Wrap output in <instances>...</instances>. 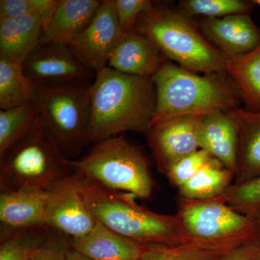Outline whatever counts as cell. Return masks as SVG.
<instances>
[{"mask_svg":"<svg viewBox=\"0 0 260 260\" xmlns=\"http://www.w3.org/2000/svg\"><path fill=\"white\" fill-rule=\"evenodd\" d=\"M89 143L124 132L148 134L156 109L152 78L119 73L107 67L95 73L90 85Z\"/></svg>","mask_w":260,"mask_h":260,"instance_id":"1","label":"cell"},{"mask_svg":"<svg viewBox=\"0 0 260 260\" xmlns=\"http://www.w3.org/2000/svg\"><path fill=\"white\" fill-rule=\"evenodd\" d=\"M152 80L156 109L151 127L179 116L229 112L243 102L237 85L225 73L200 75L164 59Z\"/></svg>","mask_w":260,"mask_h":260,"instance_id":"2","label":"cell"},{"mask_svg":"<svg viewBox=\"0 0 260 260\" xmlns=\"http://www.w3.org/2000/svg\"><path fill=\"white\" fill-rule=\"evenodd\" d=\"M75 176L83 199L96 220L143 247L175 246L193 237L177 213H155L138 204L134 195L104 189Z\"/></svg>","mask_w":260,"mask_h":260,"instance_id":"3","label":"cell"},{"mask_svg":"<svg viewBox=\"0 0 260 260\" xmlns=\"http://www.w3.org/2000/svg\"><path fill=\"white\" fill-rule=\"evenodd\" d=\"M74 174L109 190L150 199L155 182L143 150L123 136L94 143L79 159H67Z\"/></svg>","mask_w":260,"mask_h":260,"instance_id":"4","label":"cell"},{"mask_svg":"<svg viewBox=\"0 0 260 260\" xmlns=\"http://www.w3.org/2000/svg\"><path fill=\"white\" fill-rule=\"evenodd\" d=\"M133 30L150 38L164 56L184 69L205 75L225 73L226 58L179 12L153 4L142 13Z\"/></svg>","mask_w":260,"mask_h":260,"instance_id":"5","label":"cell"},{"mask_svg":"<svg viewBox=\"0 0 260 260\" xmlns=\"http://www.w3.org/2000/svg\"><path fill=\"white\" fill-rule=\"evenodd\" d=\"M73 174L39 118L22 139L0 156V190L30 188L48 191Z\"/></svg>","mask_w":260,"mask_h":260,"instance_id":"6","label":"cell"},{"mask_svg":"<svg viewBox=\"0 0 260 260\" xmlns=\"http://www.w3.org/2000/svg\"><path fill=\"white\" fill-rule=\"evenodd\" d=\"M90 86L36 87L39 121L64 158L73 160L88 144Z\"/></svg>","mask_w":260,"mask_h":260,"instance_id":"7","label":"cell"},{"mask_svg":"<svg viewBox=\"0 0 260 260\" xmlns=\"http://www.w3.org/2000/svg\"><path fill=\"white\" fill-rule=\"evenodd\" d=\"M23 69L36 87L90 86L95 73L68 44L40 42L23 61Z\"/></svg>","mask_w":260,"mask_h":260,"instance_id":"8","label":"cell"},{"mask_svg":"<svg viewBox=\"0 0 260 260\" xmlns=\"http://www.w3.org/2000/svg\"><path fill=\"white\" fill-rule=\"evenodd\" d=\"M48 193L47 227L69 241L88 234L96 218L88 209L74 173L54 184Z\"/></svg>","mask_w":260,"mask_h":260,"instance_id":"9","label":"cell"},{"mask_svg":"<svg viewBox=\"0 0 260 260\" xmlns=\"http://www.w3.org/2000/svg\"><path fill=\"white\" fill-rule=\"evenodd\" d=\"M177 214L191 237L199 239L226 237L256 225L251 217L236 211L215 198H181Z\"/></svg>","mask_w":260,"mask_h":260,"instance_id":"10","label":"cell"},{"mask_svg":"<svg viewBox=\"0 0 260 260\" xmlns=\"http://www.w3.org/2000/svg\"><path fill=\"white\" fill-rule=\"evenodd\" d=\"M202 118L199 116H179L150 128L147 138L159 172L167 175L179 160L200 150Z\"/></svg>","mask_w":260,"mask_h":260,"instance_id":"11","label":"cell"},{"mask_svg":"<svg viewBox=\"0 0 260 260\" xmlns=\"http://www.w3.org/2000/svg\"><path fill=\"white\" fill-rule=\"evenodd\" d=\"M123 35L114 0H103L88 27L68 44L96 73L108 67L113 51Z\"/></svg>","mask_w":260,"mask_h":260,"instance_id":"12","label":"cell"},{"mask_svg":"<svg viewBox=\"0 0 260 260\" xmlns=\"http://www.w3.org/2000/svg\"><path fill=\"white\" fill-rule=\"evenodd\" d=\"M260 239L257 225L215 239L192 237L175 246L145 248L140 260H224L246 242Z\"/></svg>","mask_w":260,"mask_h":260,"instance_id":"13","label":"cell"},{"mask_svg":"<svg viewBox=\"0 0 260 260\" xmlns=\"http://www.w3.org/2000/svg\"><path fill=\"white\" fill-rule=\"evenodd\" d=\"M199 28L226 59L247 54L260 45V29L249 14L203 18Z\"/></svg>","mask_w":260,"mask_h":260,"instance_id":"14","label":"cell"},{"mask_svg":"<svg viewBox=\"0 0 260 260\" xmlns=\"http://www.w3.org/2000/svg\"><path fill=\"white\" fill-rule=\"evenodd\" d=\"M162 54L150 38L132 30L118 42L108 67L124 74L152 78L165 59Z\"/></svg>","mask_w":260,"mask_h":260,"instance_id":"15","label":"cell"},{"mask_svg":"<svg viewBox=\"0 0 260 260\" xmlns=\"http://www.w3.org/2000/svg\"><path fill=\"white\" fill-rule=\"evenodd\" d=\"M1 231L47 226V191L0 190Z\"/></svg>","mask_w":260,"mask_h":260,"instance_id":"16","label":"cell"},{"mask_svg":"<svg viewBox=\"0 0 260 260\" xmlns=\"http://www.w3.org/2000/svg\"><path fill=\"white\" fill-rule=\"evenodd\" d=\"M101 4L99 0H56L43 23L40 42L69 44L88 27Z\"/></svg>","mask_w":260,"mask_h":260,"instance_id":"17","label":"cell"},{"mask_svg":"<svg viewBox=\"0 0 260 260\" xmlns=\"http://www.w3.org/2000/svg\"><path fill=\"white\" fill-rule=\"evenodd\" d=\"M226 112L238 132L239 169L234 184H241L260 176V107H238Z\"/></svg>","mask_w":260,"mask_h":260,"instance_id":"18","label":"cell"},{"mask_svg":"<svg viewBox=\"0 0 260 260\" xmlns=\"http://www.w3.org/2000/svg\"><path fill=\"white\" fill-rule=\"evenodd\" d=\"M200 149L237 176L239 138L234 121L225 112H214L203 116L199 132Z\"/></svg>","mask_w":260,"mask_h":260,"instance_id":"19","label":"cell"},{"mask_svg":"<svg viewBox=\"0 0 260 260\" xmlns=\"http://www.w3.org/2000/svg\"><path fill=\"white\" fill-rule=\"evenodd\" d=\"M69 242L70 249L94 260H140L145 249L98 220L88 234Z\"/></svg>","mask_w":260,"mask_h":260,"instance_id":"20","label":"cell"},{"mask_svg":"<svg viewBox=\"0 0 260 260\" xmlns=\"http://www.w3.org/2000/svg\"><path fill=\"white\" fill-rule=\"evenodd\" d=\"M45 19L37 15L0 19V59L23 64L40 43Z\"/></svg>","mask_w":260,"mask_h":260,"instance_id":"21","label":"cell"},{"mask_svg":"<svg viewBox=\"0 0 260 260\" xmlns=\"http://www.w3.org/2000/svg\"><path fill=\"white\" fill-rule=\"evenodd\" d=\"M235 176L217 159L213 158L179 188L181 198L210 200L223 194L232 185Z\"/></svg>","mask_w":260,"mask_h":260,"instance_id":"22","label":"cell"},{"mask_svg":"<svg viewBox=\"0 0 260 260\" xmlns=\"http://www.w3.org/2000/svg\"><path fill=\"white\" fill-rule=\"evenodd\" d=\"M225 69L246 107H260V45L247 54L227 59Z\"/></svg>","mask_w":260,"mask_h":260,"instance_id":"23","label":"cell"},{"mask_svg":"<svg viewBox=\"0 0 260 260\" xmlns=\"http://www.w3.org/2000/svg\"><path fill=\"white\" fill-rule=\"evenodd\" d=\"M36 86L24 73L23 63L0 59V109L34 103Z\"/></svg>","mask_w":260,"mask_h":260,"instance_id":"24","label":"cell"},{"mask_svg":"<svg viewBox=\"0 0 260 260\" xmlns=\"http://www.w3.org/2000/svg\"><path fill=\"white\" fill-rule=\"evenodd\" d=\"M52 230L47 226L1 231L0 260H30L47 242Z\"/></svg>","mask_w":260,"mask_h":260,"instance_id":"25","label":"cell"},{"mask_svg":"<svg viewBox=\"0 0 260 260\" xmlns=\"http://www.w3.org/2000/svg\"><path fill=\"white\" fill-rule=\"evenodd\" d=\"M38 120L34 102L0 111V156L22 139Z\"/></svg>","mask_w":260,"mask_h":260,"instance_id":"26","label":"cell"},{"mask_svg":"<svg viewBox=\"0 0 260 260\" xmlns=\"http://www.w3.org/2000/svg\"><path fill=\"white\" fill-rule=\"evenodd\" d=\"M254 5V0H184L179 3V12L188 18H220L232 15L249 14Z\"/></svg>","mask_w":260,"mask_h":260,"instance_id":"27","label":"cell"},{"mask_svg":"<svg viewBox=\"0 0 260 260\" xmlns=\"http://www.w3.org/2000/svg\"><path fill=\"white\" fill-rule=\"evenodd\" d=\"M215 199L249 216L260 210V176L241 184H232Z\"/></svg>","mask_w":260,"mask_h":260,"instance_id":"28","label":"cell"},{"mask_svg":"<svg viewBox=\"0 0 260 260\" xmlns=\"http://www.w3.org/2000/svg\"><path fill=\"white\" fill-rule=\"evenodd\" d=\"M213 158L208 152L200 149L174 164L166 176L179 189Z\"/></svg>","mask_w":260,"mask_h":260,"instance_id":"29","label":"cell"},{"mask_svg":"<svg viewBox=\"0 0 260 260\" xmlns=\"http://www.w3.org/2000/svg\"><path fill=\"white\" fill-rule=\"evenodd\" d=\"M56 0H1L0 19L37 15L47 18Z\"/></svg>","mask_w":260,"mask_h":260,"instance_id":"30","label":"cell"},{"mask_svg":"<svg viewBox=\"0 0 260 260\" xmlns=\"http://www.w3.org/2000/svg\"><path fill=\"white\" fill-rule=\"evenodd\" d=\"M150 0H114L116 16L123 34L134 30L142 13L152 6Z\"/></svg>","mask_w":260,"mask_h":260,"instance_id":"31","label":"cell"},{"mask_svg":"<svg viewBox=\"0 0 260 260\" xmlns=\"http://www.w3.org/2000/svg\"><path fill=\"white\" fill-rule=\"evenodd\" d=\"M69 240L52 230L47 242L30 260H68Z\"/></svg>","mask_w":260,"mask_h":260,"instance_id":"32","label":"cell"},{"mask_svg":"<svg viewBox=\"0 0 260 260\" xmlns=\"http://www.w3.org/2000/svg\"><path fill=\"white\" fill-rule=\"evenodd\" d=\"M224 260H260V239L239 246Z\"/></svg>","mask_w":260,"mask_h":260,"instance_id":"33","label":"cell"},{"mask_svg":"<svg viewBox=\"0 0 260 260\" xmlns=\"http://www.w3.org/2000/svg\"><path fill=\"white\" fill-rule=\"evenodd\" d=\"M68 260H94L87 256L82 255L73 249H70L68 254Z\"/></svg>","mask_w":260,"mask_h":260,"instance_id":"34","label":"cell"},{"mask_svg":"<svg viewBox=\"0 0 260 260\" xmlns=\"http://www.w3.org/2000/svg\"><path fill=\"white\" fill-rule=\"evenodd\" d=\"M249 216L251 217L254 220H255L256 225L259 228L260 231V210L254 212V213L251 214Z\"/></svg>","mask_w":260,"mask_h":260,"instance_id":"35","label":"cell"},{"mask_svg":"<svg viewBox=\"0 0 260 260\" xmlns=\"http://www.w3.org/2000/svg\"><path fill=\"white\" fill-rule=\"evenodd\" d=\"M254 1L256 5H259V6H260V0H254Z\"/></svg>","mask_w":260,"mask_h":260,"instance_id":"36","label":"cell"}]
</instances>
